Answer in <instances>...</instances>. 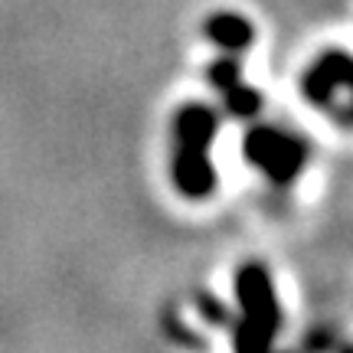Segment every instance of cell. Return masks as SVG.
<instances>
[{
  "mask_svg": "<svg viewBox=\"0 0 353 353\" xmlns=\"http://www.w3.org/2000/svg\"><path fill=\"white\" fill-rule=\"evenodd\" d=\"M236 298H239L242 317L236 321L232 343L239 350H265L275 343L281 327V304H278L275 281L262 262H245L236 272Z\"/></svg>",
  "mask_w": 353,
  "mask_h": 353,
  "instance_id": "2",
  "label": "cell"
},
{
  "mask_svg": "<svg viewBox=\"0 0 353 353\" xmlns=\"http://www.w3.org/2000/svg\"><path fill=\"white\" fill-rule=\"evenodd\" d=\"M301 92L311 105H321L337 114V121L353 125V56L330 50L307 65Z\"/></svg>",
  "mask_w": 353,
  "mask_h": 353,
  "instance_id": "4",
  "label": "cell"
},
{
  "mask_svg": "<svg viewBox=\"0 0 353 353\" xmlns=\"http://www.w3.org/2000/svg\"><path fill=\"white\" fill-rule=\"evenodd\" d=\"M203 33H206L210 43H216L219 50L226 52H245L255 43V26L242 13H232V10L210 13L206 23H203Z\"/></svg>",
  "mask_w": 353,
  "mask_h": 353,
  "instance_id": "5",
  "label": "cell"
},
{
  "mask_svg": "<svg viewBox=\"0 0 353 353\" xmlns=\"http://www.w3.org/2000/svg\"><path fill=\"white\" fill-rule=\"evenodd\" d=\"M200 311H203V317H210V321H216V324H223V321L229 317V314H226V307L216 301V298H206V294L200 298Z\"/></svg>",
  "mask_w": 353,
  "mask_h": 353,
  "instance_id": "7",
  "label": "cell"
},
{
  "mask_svg": "<svg viewBox=\"0 0 353 353\" xmlns=\"http://www.w3.org/2000/svg\"><path fill=\"white\" fill-rule=\"evenodd\" d=\"M242 154L245 161L268 176L275 187H288L301 176L304 164H307V148L301 138H294L288 131H281L275 125H259L252 128L245 141H242Z\"/></svg>",
  "mask_w": 353,
  "mask_h": 353,
  "instance_id": "3",
  "label": "cell"
},
{
  "mask_svg": "<svg viewBox=\"0 0 353 353\" xmlns=\"http://www.w3.org/2000/svg\"><path fill=\"white\" fill-rule=\"evenodd\" d=\"M219 131V118L210 105L190 101L174 118V161L170 176L180 196L206 200L216 190V167L210 161V148Z\"/></svg>",
  "mask_w": 353,
  "mask_h": 353,
  "instance_id": "1",
  "label": "cell"
},
{
  "mask_svg": "<svg viewBox=\"0 0 353 353\" xmlns=\"http://www.w3.org/2000/svg\"><path fill=\"white\" fill-rule=\"evenodd\" d=\"M223 101H226V112L236 114V118H255V114L262 112V92H255L252 85H245V82H236V85H229L219 92Z\"/></svg>",
  "mask_w": 353,
  "mask_h": 353,
  "instance_id": "6",
  "label": "cell"
}]
</instances>
